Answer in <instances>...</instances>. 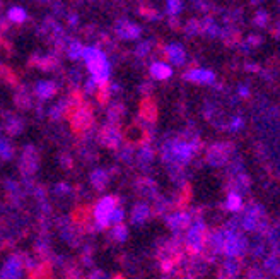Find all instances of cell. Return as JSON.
<instances>
[{
	"mask_svg": "<svg viewBox=\"0 0 280 279\" xmlns=\"http://www.w3.org/2000/svg\"><path fill=\"white\" fill-rule=\"evenodd\" d=\"M113 279H123V276H120V274H116V276H115V278H113Z\"/></svg>",
	"mask_w": 280,
	"mask_h": 279,
	"instance_id": "obj_34",
	"label": "cell"
},
{
	"mask_svg": "<svg viewBox=\"0 0 280 279\" xmlns=\"http://www.w3.org/2000/svg\"><path fill=\"white\" fill-rule=\"evenodd\" d=\"M149 214H151V209L145 204H137L132 213V223L133 225H142L149 218Z\"/></svg>",
	"mask_w": 280,
	"mask_h": 279,
	"instance_id": "obj_17",
	"label": "cell"
},
{
	"mask_svg": "<svg viewBox=\"0 0 280 279\" xmlns=\"http://www.w3.org/2000/svg\"><path fill=\"white\" fill-rule=\"evenodd\" d=\"M12 99H14L16 108L21 110V112H28V110L34 108L32 93L31 89H29V86H26V84H19V86L14 87V96H12Z\"/></svg>",
	"mask_w": 280,
	"mask_h": 279,
	"instance_id": "obj_8",
	"label": "cell"
},
{
	"mask_svg": "<svg viewBox=\"0 0 280 279\" xmlns=\"http://www.w3.org/2000/svg\"><path fill=\"white\" fill-rule=\"evenodd\" d=\"M147 50H149V43L139 45V47H137V55H140V57H142V55L147 53Z\"/></svg>",
	"mask_w": 280,
	"mask_h": 279,
	"instance_id": "obj_32",
	"label": "cell"
},
{
	"mask_svg": "<svg viewBox=\"0 0 280 279\" xmlns=\"http://www.w3.org/2000/svg\"><path fill=\"white\" fill-rule=\"evenodd\" d=\"M58 89H60V86H58V82H55V81H40V82H36L34 89H32V95L36 96L38 101L43 103L47 101V99L55 98Z\"/></svg>",
	"mask_w": 280,
	"mask_h": 279,
	"instance_id": "obj_9",
	"label": "cell"
},
{
	"mask_svg": "<svg viewBox=\"0 0 280 279\" xmlns=\"http://www.w3.org/2000/svg\"><path fill=\"white\" fill-rule=\"evenodd\" d=\"M168 55L174 64H181L185 58L183 50H181V47H178V45H171V47L168 48Z\"/></svg>",
	"mask_w": 280,
	"mask_h": 279,
	"instance_id": "obj_23",
	"label": "cell"
},
{
	"mask_svg": "<svg viewBox=\"0 0 280 279\" xmlns=\"http://www.w3.org/2000/svg\"><path fill=\"white\" fill-rule=\"evenodd\" d=\"M93 127H96L94 106L86 101L82 106H79L72 115L68 116V129H70V132H72L76 137H80V135L86 134V132L91 131Z\"/></svg>",
	"mask_w": 280,
	"mask_h": 279,
	"instance_id": "obj_2",
	"label": "cell"
},
{
	"mask_svg": "<svg viewBox=\"0 0 280 279\" xmlns=\"http://www.w3.org/2000/svg\"><path fill=\"white\" fill-rule=\"evenodd\" d=\"M17 168L22 177H34L36 175L38 168H40V151H38L36 146L28 144L22 148Z\"/></svg>",
	"mask_w": 280,
	"mask_h": 279,
	"instance_id": "obj_3",
	"label": "cell"
},
{
	"mask_svg": "<svg viewBox=\"0 0 280 279\" xmlns=\"http://www.w3.org/2000/svg\"><path fill=\"white\" fill-rule=\"evenodd\" d=\"M126 236H128V230H126V226L123 225V223H120V225H115L111 230H109V233H108V240H109V242H116V243L125 242Z\"/></svg>",
	"mask_w": 280,
	"mask_h": 279,
	"instance_id": "obj_16",
	"label": "cell"
},
{
	"mask_svg": "<svg viewBox=\"0 0 280 279\" xmlns=\"http://www.w3.org/2000/svg\"><path fill=\"white\" fill-rule=\"evenodd\" d=\"M97 82L93 79V77H89L87 81H84V84H82V87H80V91H82V95L84 96H96V93H97Z\"/></svg>",
	"mask_w": 280,
	"mask_h": 279,
	"instance_id": "obj_22",
	"label": "cell"
},
{
	"mask_svg": "<svg viewBox=\"0 0 280 279\" xmlns=\"http://www.w3.org/2000/svg\"><path fill=\"white\" fill-rule=\"evenodd\" d=\"M181 9V2L180 0H169L168 2V11L171 12V14H176V12H180Z\"/></svg>",
	"mask_w": 280,
	"mask_h": 279,
	"instance_id": "obj_30",
	"label": "cell"
},
{
	"mask_svg": "<svg viewBox=\"0 0 280 279\" xmlns=\"http://www.w3.org/2000/svg\"><path fill=\"white\" fill-rule=\"evenodd\" d=\"M82 58L86 62L87 70L91 72V77L96 81L97 86L108 82L109 74H111V64H109L108 57L101 48L86 47L82 51Z\"/></svg>",
	"mask_w": 280,
	"mask_h": 279,
	"instance_id": "obj_1",
	"label": "cell"
},
{
	"mask_svg": "<svg viewBox=\"0 0 280 279\" xmlns=\"http://www.w3.org/2000/svg\"><path fill=\"white\" fill-rule=\"evenodd\" d=\"M123 219H125V211H123V207H116L115 211H113L111 218H109V225H120V223H123Z\"/></svg>",
	"mask_w": 280,
	"mask_h": 279,
	"instance_id": "obj_24",
	"label": "cell"
},
{
	"mask_svg": "<svg viewBox=\"0 0 280 279\" xmlns=\"http://www.w3.org/2000/svg\"><path fill=\"white\" fill-rule=\"evenodd\" d=\"M151 74L156 79H168L171 76V67H168L166 64H154L151 67Z\"/></svg>",
	"mask_w": 280,
	"mask_h": 279,
	"instance_id": "obj_21",
	"label": "cell"
},
{
	"mask_svg": "<svg viewBox=\"0 0 280 279\" xmlns=\"http://www.w3.org/2000/svg\"><path fill=\"white\" fill-rule=\"evenodd\" d=\"M26 127V122L22 116L17 113L9 112V110H2L0 112V132H5L9 137H16V135L22 134Z\"/></svg>",
	"mask_w": 280,
	"mask_h": 279,
	"instance_id": "obj_6",
	"label": "cell"
},
{
	"mask_svg": "<svg viewBox=\"0 0 280 279\" xmlns=\"http://www.w3.org/2000/svg\"><path fill=\"white\" fill-rule=\"evenodd\" d=\"M51 196L57 200H74L76 199V187H72L67 181H60V183H55V187L51 189Z\"/></svg>",
	"mask_w": 280,
	"mask_h": 279,
	"instance_id": "obj_12",
	"label": "cell"
},
{
	"mask_svg": "<svg viewBox=\"0 0 280 279\" xmlns=\"http://www.w3.org/2000/svg\"><path fill=\"white\" fill-rule=\"evenodd\" d=\"M14 158H16V148L5 135L0 134V160L12 161Z\"/></svg>",
	"mask_w": 280,
	"mask_h": 279,
	"instance_id": "obj_14",
	"label": "cell"
},
{
	"mask_svg": "<svg viewBox=\"0 0 280 279\" xmlns=\"http://www.w3.org/2000/svg\"><path fill=\"white\" fill-rule=\"evenodd\" d=\"M24 274V265H22L19 252H14L7 257L0 269V279H22Z\"/></svg>",
	"mask_w": 280,
	"mask_h": 279,
	"instance_id": "obj_7",
	"label": "cell"
},
{
	"mask_svg": "<svg viewBox=\"0 0 280 279\" xmlns=\"http://www.w3.org/2000/svg\"><path fill=\"white\" fill-rule=\"evenodd\" d=\"M132 154H133V149L130 148V146H123V148L118 149V158L122 161H125V163H130V160H132Z\"/></svg>",
	"mask_w": 280,
	"mask_h": 279,
	"instance_id": "obj_26",
	"label": "cell"
},
{
	"mask_svg": "<svg viewBox=\"0 0 280 279\" xmlns=\"http://www.w3.org/2000/svg\"><path fill=\"white\" fill-rule=\"evenodd\" d=\"M109 180H111V173L104 168H94L89 173V183L96 192H103L108 187Z\"/></svg>",
	"mask_w": 280,
	"mask_h": 279,
	"instance_id": "obj_10",
	"label": "cell"
},
{
	"mask_svg": "<svg viewBox=\"0 0 280 279\" xmlns=\"http://www.w3.org/2000/svg\"><path fill=\"white\" fill-rule=\"evenodd\" d=\"M9 22H14V24H22V22L28 21V12L22 7H11L7 12Z\"/></svg>",
	"mask_w": 280,
	"mask_h": 279,
	"instance_id": "obj_18",
	"label": "cell"
},
{
	"mask_svg": "<svg viewBox=\"0 0 280 279\" xmlns=\"http://www.w3.org/2000/svg\"><path fill=\"white\" fill-rule=\"evenodd\" d=\"M34 112H36V118L38 120H43L45 115H47V112H45V106L41 101H38L36 105H34Z\"/></svg>",
	"mask_w": 280,
	"mask_h": 279,
	"instance_id": "obj_31",
	"label": "cell"
},
{
	"mask_svg": "<svg viewBox=\"0 0 280 279\" xmlns=\"http://www.w3.org/2000/svg\"><path fill=\"white\" fill-rule=\"evenodd\" d=\"M51 11H53V17L55 16H62L65 12L63 2H60V0H53V2H51Z\"/></svg>",
	"mask_w": 280,
	"mask_h": 279,
	"instance_id": "obj_29",
	"label": "cell"
},
{
	"mask_svg": "<svg viewBox=\"0 0 280 279\" xmlns=\"http://www.w3.org/2000/svg\"><path fill=\"white\" fill-rule=\"evenodd\" d=\"M118 204H120V199L116 196H106L97 200V204L94 206L93 209L94 219H96V223L103 230L106 228V226H109V218H111L113 211L118 207Z\"/></svg>",
	"mask_w": 280,
	"mask_h": 279,
	"instance_id": "obj_5",
	"label": "cell"
},
{
	"mask_svg": "<svg viewBox=\"0 0 280 279\" xmlns=\"http://www.w3.org/2000/svg\"><path fill=\"white\" fill-rule=\"evenodd\" d=\"M125 116V106L122 103L115 101V103H109L108 110H106V120L108 123H115V125H120L122 118Z\"/></svg>",
	"mask_w": 280,
	"mask_h": 279,
	"instance_id": "obj_13",
	"label": "cell"
},
{
	"mask_svg": "<svg viewBox=\"0 0 280 279\" xmlns=\"http://www.w3.org/2000/svg\"><path fill=\"white\" fill-rule=\"evenodd\" d=\"M84 279H109V278L103 269H93V271H91Z\"/></svg>",
	"mask_w": 280,
	"mask_h": 279,
	"instance_id": "obj_28",
	"label": "cell"
},
{
	"mask_svg": "<svg viewBox=\"0 0 280 279\" xmlns=\"http://www.w3.org/2000/svg\"><path fill=\"white\" fill-rule=\"evenodd\" d=\"M36 2H41V4H51L53 0H36Z\"/></svg>",
	"mask_w": 280,
	"mask_h": 279,
	"instance_id": "obj_33",
	"label": "cell"
},
{
	"mask_svg": "<svg viewBox=\"0 0 280 279\" xmlns=\"http://www.w3.org/2000/svg\"><path fill=\"white\" fill-rule=\"evenodd\" d=\"M84 48H86V47H82V43H80V41L74 40L72 43L68 45V48H67V51H65V55H67V57L70 58V60H79V58H82Z\"/></svg>",
	"mask_w": 280,
	"mask_h": 279,
	"instance_id": "obj_19",
	"label": "cell"
},
{
	"mask_svg": "<svg viewBox=\"0 0 280 279\" xmlns=\"http://www.w3.org/2000/svg\"><path fill=\"white\" fill-rule=\"evenodd\" d=\"M65 19H67V24H68V28H70V29H77V28H79L80 19H79V16H77L76 12H68Z\"/></svg>",
	"mask_w": 280,
	"mask_h": 279,
	"instance_id": "obj_27",
	"label": "cell"
},
{
	"mask_svg": "<svg viewBox=\"0 0 280 279\" xmlns=\"http://www.w3.org/2000/svg\"><path fill=\"white\" fill-rule=\"evenodd\" d=\"M0 82L7 84L14 89L16 86H19V77L16 76V72L11 67H7L5 64H0Z\"/></svg>",
	"mask_w": 280,
	"mask_h": 279,
	"instance_id": "obj_15",
	"label": "cell"
},
{
	"mask_svg": "<svg viewBox=\"0 0 280 279\" xmlns=\"http://www.w3.org/2000/svg\"><path fill=\"white\" fill-rule=\"evenodd\" d=\"M115 31H116V34H118V38H122V40H135V38H139V34H140L139 26L132 24V22H128L126 19L116 21Z\"/></svg>",
	"mask_w": 280,
	"mask_h": 279,
	"instance_id": "obj_11",
	"label": "cell"
},
{
	"mask_svg": "<svg viewBox=\"0 0 280 279\" xmlns=\"http://www.w3.org/2000/svg\"><path fill=\"white\" fill-rule=\"evenodd\" d=\"M97 142L99 146H104L108 149H115L118 151L123 144V132L120 129V125H115V123H104L97 129Z\"/></svg>",
	"mask_w": 280,
	"mask_h": 279,
	"instance_id": "obj_4",
	"label": "cell"
},
{
	"mask_svg": "<svg viewBox=\"0 0 280 279\" xmlns=\"http://www.w3.org/2000/svg\"><path fill=\"white\" fill-rule=\"evenodd\" d=\"M58 164H60V168L65 171L74 170V156L68 152V149L60 151V154H58Z\"/></svg>",
	"mask_w": 280,
	"mask_h": 279,
	"instance_id": "obj_20",
	"label": "cell"
},
{
	"mask_svg": "<svg viewBox=\"0 0 280 279\" xmlns=\"http://www.w3.org/2000/svg\"><path fill=\"white\" fill-rule=\"evenodd\" d=\"M187 77H188V79H191V81H210V79H212V74L203 72V70H193V72H190Z\"/></svg>",
	"mask_w": 280,
	"mask_h": 279,
	"instance_id": "obj_25",
	"label": "cell"
}]
</instances>
